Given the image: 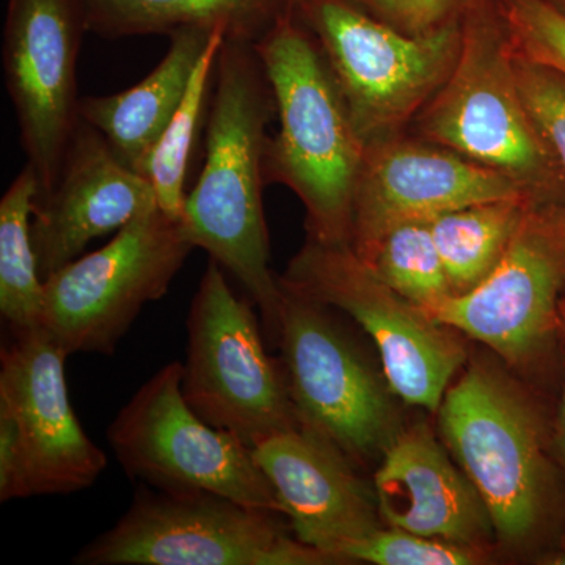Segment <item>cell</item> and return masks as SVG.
<instances>
[{
  "mask_svg": "<svg viewBox=\"0 0 565 565\" xmlns=\"http://www.w3.org/2000/svg\"><path fill=\"white\" fill-rule=\"evenodd\" d=\"M158 206L150 181L126 166L103 134L79 118L57 181L35 200L31 234L41 280L84 255L92 241L120 232Z\"/></svg>",
  "mask_w": 565,
  "mask_h": 565,
  "instance_id": "cell-16",
  "label": "cell"
},
{
  "mask_svg": "<svg viewBox=\"0 0 565 565\" xmlns=\"http://www.w3.org/2000/svg\"><path fill=\"white\" fill-rule=\"evenodd\" d=\"M181 390L200 418L248 448L300 427L281 360L267 353L255 303L210 258L188 315Z\"/></svg>",
  "mask_w": 565,
  "mask_h": 565,
  "instance_id": "cell-5",
  "label": "cell"
},
{
  "mask_svg": "<svg viewBox=\"0 0 565 565\" xmlns=\"http://www.w3.org/2000/svg\"><path fill=\"white\" fill-rule=\"evenodd\" d=\"M193 248L181 218L159 206L143 212L99 250L43 281L40 329L68 355H114L145 305L169 291Z\"/></svg>",
  "mask_w": 565,
  "mask_h": 565,
  "instance_id": "cell-7",
  "label": "cell"
},
{
  "mask_svg": "<svg viewBox=\"0 0 565 565\" xmlns=\"http://www.w3.org/2000/svg\"><path fill=\"white\" fill-rule=\"evenodd\" d=\"M511 196L527 195L504 174L407 129L366 145L353 200L352 247L362 252L396 223L430 221Z\"/></svg>",
  "mask_w": 565,
  "mask_h": 565,
  "instance_id": "cell-15",
  "label": "cell"
},
{
  "mask_svg": "<svg viewBox=\"0 0 565 565\" xmlns=\"http://www.w3.org/2000/svg\"><path fill=\"white\" fill-rule=\"evenodd\" d=\"M449 451L486 504L503 541L520 542L541 519L545 459L533 407L504 375L471 364L440 407Z\"/></svg>",
  "mask_w": 565,
  "mask_h": 565,
  "instance_id": "cell-10",
  "label": "cell"
},
{
  "mask_svg": "<svg viewBox=\"0 0 565 565\" xmlns=\"http://www.w3.org/2000/svg\"><path fill=\"white\" fill-rule=\"evenodd\" d=\"M545 2H548L550 6L553 7V9H556L559 11V13H563L565 17V0H545Z\"/></svg>",
  "mask_w": 565,
  "mask_h": 565,
  "instance_id": "cell-31",
  "label": "cell"
},
{
  "mask_svg": "<svg viewBox=\"0 0 565 565\" xmlns=\"http://www.w3.org/2000/svg\"><path fill=\"white\" fill-rule=\"evenodd\" d=\"M374 497L382 523L408 533L478 546L492 526L478 490L426 427L397 433L386 446Z\"/></svg>",
  "mask_w": 565,
  "mask_h": 565,
  "instance_id": "cell-18",
  "label": "cell"
},
{
  "mask_svg": "<svg viewBox=\"0 0 565 565\" xmlns=\"http://www.w3.org/2000/svg\"><path fill=\"white\" fill-rule=\"evenodd\" d=\"M40 182L25 166L0 200V315L13 334L39 329L43 280L32 244Z\"/></svg>",
  "mask_w": 565,
  "mask_h": 565,
  "instance_id": "cell-22",
  "label": "cell"
},
{
  "mask_svg": "<svg viewBox=\"0 0 565 565\" xmlns=\"http://www.w3.org/2000/svg\"><path fill=\"white\" fill-rule=\"evenodd\" d=\"M356 255L390 288L426 313L452 296L429 221L396 223Z\"/></svg>",
  "mask_w": 565,
  "mask_h": 565,
  "instance_id": "cell-24",
  "label": "cell"
},
{
  "mask_svg": "<svg viewBox=\"0 0 565 565\" xmlns=\"http://www.w3.org/2000/svg\"><path fill=\"white\" fill-rule=\"evenodd\" d=\"M280 286L277 343L300 426L332 441L351 460L384 452L397 435L384 382L334 322L329 305L281 278Z\"/></svg>",
  "mask_w": 565,
  "mask_h": 565,
  "instance_id": "cell-11",
  "label": "cell"
},
{
  "mask_svg": "<svg viewBox=\"0 0 565 565\" xmlns=\"http://www.w3.org/2000/svg\"><path fill=\"white\" fill-rule=\"evenodd\" d=\"M181 381L182 363H167L111 419L106 437L125 473L166 492L218 493L280 512L253 449L200 418Z\"/></svg>",
  "mask_w": 565,
  "mask_h": 565,
  "instance_id": "cell-8",
  "label": "cell"
},
{
  "mask_svg": "<svg viewBox=\"0 0 565 565\" xmlns=\"http://www.w3.org/2000/svg\"><path fill=\"white\" fill-rule=\"evenodd\" d=\"M277 106L278 131L264 154L266 185L291 189L308 237L351 244L353 200L366 145L326 55L297 10L255 43Z\"/></svg>",
  "mask_w": 565,
  "mask_h": 565,
  "instance_id": "cell-2",
  "label": "cell"
},
{
  "mask_svg": "<svg viewBox=\"0 0 565 565\" xmlns=\"http://www.w3.org/2000/svg\"><path fill=\"white\" fill-rule=\"evenodd\" d=\"M565 200L534 203L503 258L471 291L449 296L427 315L523 364L548 344L563 321Z\"/></svg>",
  "mask_w": 565,
  "mask_h": 565,
  "instance_id": "cell-12",
  "label": "cell"
},
{
  "mask_svg": "<svg viewBox=\"0 0 565 565\" xmlns=\"http://www.w3.org/2000/svg\"><path fill=\"white\" fill-rule=\"evenodd\" d=\"M68 356L40 327L13 334L0 353V411L17 426L32 498L81 492L107 467L71 405Z\"/></svg>",
  "mask_w": 565,
  "mask_h": 565,
  "instance_id": "cell-14",
  "label": "cell"
},
{
  "mask_svg": "<svg viewBox=\"0 0 565 565\" xmlns=\"http://www.w3.org/2000/svg\"><path fill=\"white\" fill-rule=\"evenodd\" d=\"M300 0H82L88 32L106 40L172 35L182 29L222 31L258 43Z\"/></svg>",
  "mask_w": 565,
  "mask_h": 565,
  "instance_id": "cell-20",
  "label": "cell"
},
{
  "mask_svg": "<svg viewBox=\"0 0 565 565\" xmlns=\"http://www.w3.org/2000/svg\"><path fill=\"white\" fill-rule=\"evenodd\" d=\"M408 129L504 174L535 203L565 200L559 163L520 93L500 0L467 14L455 70Z\"/></svg>",
  "mask_w": 565,
  "mask_h": 565,
  "instance_id": "cell-3",
  "label": "cell"
},
{
  "mask_svg": "<svg viewBox=\"0 0 565 565\" xmlns=\"http://www.w3.org/2000/svg\"><path fill=\"white\" fill-rule=\"evenodd\" d=\"M561 315L565 316V300L561 303Z\"/></svg>",
  "mask_w": 565,
  "mask_h": 565,
  "instance_id": "cell-33",
  "label": "cell"
},
{
  "mask_svg": "<svg viewBox=\"0 0 565 565\" xmlns=\"http://www.w3.org/2000/svg\"><path fill=\"white\" fill-rule=\"evenodd\" d=\"M223 41H225V33H215L202 61L193 71L191 84L180 109L173 115L172 121L156 141L150 154L139 169L141 177L147 178L154 189L159 210L177 221H180L184 210L185 196H188L185 178H188L189 161L195 147L196 132L202 126L204 111L211 103L215 65H217Z\"/></svg>",
  "mask_w": 565,
  "mask_h": 565,
  "instance_id": "cell-23",
  "label": "cell"
},
{
  "mask_svg": "<svg viewBox=\"0 0 565 565\" xmlns=\"http://www.w3.org/2000/svg\"><path fill=\"white\" fill-rule=\"evenodd\" d=\"M520 93L534 125L542 134L565 180V74L515 51Z\"/></svg>",
  "mask_w": 565,
  "mask_h": 565,
  "instance_id": "cell-26",
  "label": "cell"
},
{
  "mask_svg": "<svg viewBox=\"0 0 565 565\" xmlns=\"http://www.w3.org/2000/svg\"><path fill=\"white\" fill-rule=\"evenodd\" d=\"M379 20L411 36L434 35L462 24L482 0H359Z\"/></svg>",
  "mask_w": 565,
  "mask_h": 565,
  "instance_id": "cell-28",
  "label": "cell"
},
{
  "mask_svg": "<svg viewBox=\"0 0 565 565\" xmlns=\"http://www.w3.org/2000/svg\"><path fill=\"white\" fill-rule=\"evenodd\" d=\"M280 278L351 316L374 341L388 388L408 405L438 411L465 362L455 330L390 288L351 244L308 237Z\"/></svg>",
  "mask_w": 565,
  "mask_h": 565,
  "instance_id": "cell-9",
  "label": "cell"
},
{
  "mask_svg": "<svg viewBox=\"0 0 565 565\" xmlns=\"http://www.w3.org/2000/svg\"><path fill=\"white\" fill-rule=\"evenodd\" d=\"M280 512L212 492L141 484L128 511L73 557L76 565H327Z\"/></svg>",
  "mask_w": 565,
  "mask_h": 565,
  "instance_id": "cell-4",
  "label": "cell"
},
{
  "mask_svg": "<svg viewBox=\"0 0 565 565\" xmlns=\"http://www.w3.org/2000/svg\"><path fill=\"white\" fill-rule=\"evenodd\" d=\"M476 546L426 537L399 527L379 526L344 553L345 563L375 565H470L479 561Z\"/></svg>",
  "mask_w": 565,
  "mask_h": 565,
  "instance_id": "cell-25",
  "label": "cell"
},
{
  "mask_svg": "<svg viewBox=\"0 0 565 565\" xmlns=\"http://www.w3.org/2000/svg\"><path fill=\"white\" fill-rule=\"evenodd\" d=\"M297 14L318 40L364 145L411 128L448 81L462 44V24L405 35L359 0H300Z\"/></svg>",
  "mask_w": 565,
  "mask_h": 565,
  "instance_id": "cell-6",
  "label": "cell"
},
{
  "mask_svg": "<svg viewBox=\"0 0 565 565\" xmlns=\"http://www.w3.org/2000/svg\"><path fill=\"white\" fill-rule=\"evenodd\" d=\"M550 564L565 565V552L556 553L555 556L550 557Z\"/></svg>",
  "mask_w": 565,
  "mask_h": 565,
  "instance_id": "cell-32",
  "label": "cell"
},
{
  "mask_svg": "<svg viewBox=\"0 0 565 565\" xmlns=\"http://www.w3.org/2000/svg\"><path fill=\"white\" fill-rule=\"evenodd\" d=\"M217 32L222 31L191 28L174 32L166 57L139 84L115 95L81 98L82 120L98 129L137 173L180 109L193 71Z\"/></svg>",
  "mask_w": 565,
  "mask_h": 565,
  "instance_id": "cell-19",
  "label": "cell"
},
{
  "mask_svg": "<svg viewBox=\"0 0 565 565\" xmlns=\"http://www.w3.org/2000/svg\"><path fill=\"white\" fill-rule=\"evenodd\" d=\"M32 498L28 465L13 418L0 411V501Z\"/></svg>",
  "mask_w": 565,
  "mask_h": 565,
  "instance_id": "cell-29",
  "label": "cell"
},
{
  "mask_svg": "<svg viewBox=\"0 0 565 565\" xmlns=\"http://www.w3.org/2000/svg\"><path fill=\"white\" fill-rule=\"evenodd\" d=\"M277 117L273 85L255 43L225 39L215 65L206 126V158L185 196L182 230L243 286L264 333L278 341L280 278L270 269L263 206L267 126Z\"/></svg>",
  "mask_w": 565,
  "mask_h": 565,
  "instance_id": "cell-1",
  "label": "cell"
},
{
  "mask_svg": "<svg viewBox=\"0 0 565 565\" xmlns=\"http://www.w3.org/2000/svg\"><path fill=\"white\" fill-rule=\"evenodd\" d=\"M515 51L565 74V17L545 0H500Z\"/></svg>",
  "mask_w": 565,
  "mask_h": 565,
  "instance_id": "cell-27",
  "label": "cell"
},
{
  "mask_svg": "<svg viewBox=\"0 0 565 565\" xmlns=\"http://www.w3.org/2000/svg\"><path fill=\"white\" fill-rule=\"evenodd\" d=\"M534 203L527 196H511L430 218L452 296L471 291L492 273Z\"/></svg>",
  "mask_w": 565,
  "mask_h": 565,
  "instance_id": "cell-21",
  "label": "cell"
},
{
  "mask_svg": "<svg viewBox=\"0 0 565 565\" xmlns=\"http://www.w3.org/2000/svg\"><path fill=\"white\" fill-rule=\"evenodd\" d=\"M252 449L302 544L343 564L349 546L382 526L374 490L370 492L351 459L322 435L300 426L270 435Z\"/></svg>",
  "mask_w": 565,
  "mask_h": 565,
  "instance_id": "cell-17",
  "label": "cell"
},
{
  "mask_svg": "<svg viewBox=\"0 0 565 565\" xmlns=\"http://www.w3.org/2000/svg\"><path fill=\"white\" fill-rule=\"evenodd\" d=\"M88 32L82 0H9L2 65L22 150L50 193L79 121L77 57Z\"/></svg>",
  "mask_w": 565,
  "mask_h": 565,
  "instance_id": "cell-13",
  "label": "cell"
},
{
  "mask_svg": "<svg viewBox=\"0 0 565 565\" xmlns=\"http://www.w3.org/2000/svg\"><path fill=\"white\" fill-rule=\"evenodd\" d=\"M563 322L565 327V316H563ZM559 434H561V445H563V451L565 455V388H564V397H563V407H561V419H559Z\"/></svg>",
  "mask_w": 565,
  "mask_h": 565,
  "instance_id": "cell-30",
  "label": "cell"
}]
</instances>
